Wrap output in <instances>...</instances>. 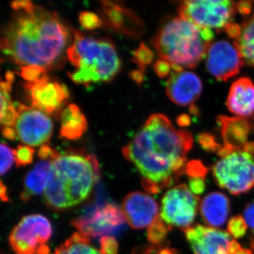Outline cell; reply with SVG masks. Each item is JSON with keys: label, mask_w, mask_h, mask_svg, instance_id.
<instances>
[{"label": "cell", "mask_w": 254, "mask_h": 254, "mask_svg": "<svg viewBox=\"0 0 254 254\" xmlns=\"http://www.w3.org/2000/svg\"><path fill=\"white\" fill-rule=\"evenodd\" d=\"M16 11L1 39V50L22 66L37 65L48 69L64 63L70 43L69 29L55 11L31 1H15Z\"/></svg>", "instance_id": "1"}, {"label": "cell", "mask_w": 254, "mask_h": 254, "mask_svg": "<svg viewBox=\"0 0 254 254\" xmlns=\"http://www.w3.org/2000/svg\"><path fill=\"white\" fill-rule=\"evenodd\" d=\"M190 132L176 129L162 114L150 115L123 153L143 177V188L160 193L187 173V154L191 149Z\"/></svg>", "instance_id": "2"}, {"label": "cell", "mask_w": 254, "mask_h": 254, "mask_svg": "<svg viewBox=\"0 0 254 254\" xmlns=\"http://www.w3.org/2000/svg\"><path fill=\"white\" fill-rule=\"evenodd\" d=\"M53 163V179L44 194L47 205L64 210L86 200L100 176L95 155L80 150L68 152L58 155Z\"/></svg>", "instance_id": "3"}, {"label": "cell", "mask_w": 254, "mask_h": 254, "mask_svg": "<svg viewBox=\"0 0 254 254\" xmlns=\"http://www.w3.org/2000/svg\"><path fill=\"white\" fill-rule=\"evenodd\" d=\"M213 32L190 20L172 18L159 30L153 41L160 59L170 64L174 72L193 68L206 56Z\"/></svg>", "instance_id": "4"}, {"label": "cell", "mask_w": 254, "mask_h": 254, "mask_svg": "<svg viewBox=\"0 0 254 254\" xmlns=\"http://www.w3.org/2000/svg\"><path fill=\"white\" fill-rule=\"evenodd\" d=\"M68 60L76 68L68 77L76 84L89 85L111 81L120 68L117 50L110 40L86 36L75 31L66 51Z\"/></svg>", "instance_id": "5"}, {"label": "cell", "mask_w": 254, "mask_h": 254, "mask_svg": "<svg viewBox=\"0 0 254 254\" xmlns=\"http://www.w3.org/2000/svg\"><path fill=\"white\" fill-rule=\"evenodd\" d=\"M213 174L219 186L232 194L246 193L254 186V155L234 150L214 165Z\"/></svg>", "instance_id": "6"}, {"label": "cell", "mask_w": 254, "mask_h": 254, "mask_svg": "<svg viewBox=\"0 0 254 254\" xmlns=\"http://www.w3.org/2000/svg\"><path fill=\"white\" fill-rule=\"evenodd\" d=\"M53 227L50 220L40 214L23 217L13 229L9 242L15 254H50L47 243Z\"/></svg>", "instance_id": "7"}, {"label": "cell", "mask_w": 254, "mask_h": 254, "mask_svg": "<svg viewBox=\"0 0 254 254\" xmlns=\"http://www.w3.org/2000/svg\"><path fill=\"white\" fill-rule=\"evenodd\" d=\"M237 10V4L227 0H190L182 1L178 7L180 16L210 30H225Z\"/></svg>", "instance_id": "8"}, {"label": "cell", "mask_w": 254, "mask_h": 254, "mask_svg": "<svg viewBox=\"0 0 254 254\" xmlns=\"http://www.w3.org/2000/svg\"><path fill=\"white\" fill-rule=\"evenodd\" d=\"M200 203V198L186 185H178L164 195L161 218L170 226L180 227L185 231L193 223Z\"/></svg>", "instance_id": "9"}, {"label": "cell", "mask_w": 254, "mask_h": 254, "mask_svg": "<svg viewBox=\"0 0 254 254\" xmlns=\"http://www.w3.org/2000/svg\"><path fill=\"white\" fill-rule=\"evenodd\" d=\"M126 221L121 208L113 203H107L74 219L71 225L85 236L103 237L118 231Z\"/></svg>", "instance_id": "10"}, {"label": "cell", "mask_w": 254, "mask_h": 254, "mask_svg": "<svg viewBox=\"0 0 254 254\" xmlns=\"http://www.w3.org/2000/svg\"><path fill=\"white\" fill-rule=\"evenodd\" d=\"M14 128L17 138L31 147L45 145L53 131L51 119L41 110L18 103Z\"/></svg>", "instance_id": "11"}, {"label": "cell", "mask_w": 254, "mask_h": 254, "mask_svg": "<svg viewBox=\"0 0 254 254\" xmlns=\"http://www.w3.org/2000/svg\"><path fill=\"white\" fill-rule=\"evenodd\" d=\"M205 57L208 72L221 81L236 76L245 63L235 43L223 40L212 43Z\"/></svg>", "instance_id": "12"}, {"label": "cell", "mask_w": 254, "mask_h": 254, "mask_svg": "<svg viewBox=\"0 0 254 254\" xmlns=\"http://www.w3.org/2000/svg\"><path fill=\"white\" fill-rule=\"evenodd\" d=\"M24 88L32 107L45 113H57L69 96L66 86L51 81L48 75L34 83L26 82Z\"/></svg>", "instance_id": "13"}, {"label": "cell", "mask_w": 254, "mask_h": 254, "mask_svg": "<svg viewBox=\"0 0 254 254\" xmlns=\"http://www.w3.org/2000/svg\"><path fill=\"white\" fill-rule=\"evenodd\" d=\"M127 222L133 229L149 227L159 218V205L153 197L142 191L128 193L122 206Z\"/></svg>", "instance_id": "14"}, {"label": "cell", "mask_w": 254, "mask_h": 254, "mask_svg": "<svg viewBox=\"0 0 254 254\" xmlns=\"http://www.w3.org/2000/svg\"><path fill=\"white\" fill-rule=\"evenodd\" d=\"M193 254H227L230 234L214 227L196 225L185 230Z\"/></svg>", "instance_id": "15"}, {"label": "cell", "mask_w": 254, "mask_h": 254, "mask_svg": "<svg viewBox=\"0 0 254 254\" xmlns=\"http://www.w3.org/2000/svg\"><path fill=\"white\" fill-rule=\"evenodd\" d=\"M203 83L195 73L188 71L172 73L166 84V93L173 103L187 106L195 103L201 94Z\"/></svg>", "instance_id": "16"}, {"label": "cell", "mask_w": 254, "mask_h": 254, "mask_svg": "<svg viewBox=\"0 0 254 254\" xmlns=\"http://www.w3.org/2000/svg\"><path fill=\"white\" fill-rule=\"evenodd\" d=\"M231 113L242 118L254 114V83L250 78L243 77L234 82L230 87L226 102Z\"/></svg>", "instance_id": "17"}, {"label": "cell", "mask_w": 254, "mask_h": 254, "mask_svg": "<svg viewBox=\"0 0 254 254\" xmlns=\"http://www.w3.org/2000/svg\"><path fill=\"white\" fill-rule=\"evenodd\" d=\"M54 167L53 161L41 160L35 165L26 175L23 182V190L21 198L26 202L34 195L46 191L47 187L53 179Z\"/></svg>", "instance_id": "18"}, {"label": "cell", "mask_w": 254, "mask_h": 254, "mask_svg": "<svg viewBox=\"0 0 254 254\" xmlns=\"http://www.w3.org/2000/svg\"><path fill=\"white\" fill-rule=\"evenodd\" d=\"M230 200L224 193L212 192L200 203V213L207 225L213 227L222 226L228 218Z\"/></svg>", "instance_id": "19"}, {"label": "cell", "mask_w": 254, "mask_h": 254, "mask_svg": "<svg viewBox=\"0 0 254 254\" xmlns=\"http://www.w3.org/2000/svg\"><path fill=\"white\" fill-rule=\"evenodd\" d=\"M225 146L232 150H243L247 144L249 124L242 118H229L221 117L219 119Z\"/></svg>", "instance_id": "20"}, {"label": "cell", "mask_w": 254, "mask_h": 254, "mask_svg": "<svg viewBox=\"0 0 254 254\" xmlns=\"http://www.w3.org/2000/svg\"><path fill=\"white\" fill-rule=\"evenodd\" d=\"M88 128L86 117L77 105H68L61 114V127L60 135L66 139H79Z\"/></svg>", "instance_id": "21"}, {"label": "cell", "mask_w": 254, "mask_h": 254, "mask_svg": "<svg viewBox=\"0 0 254 254\" xmlns=\"http://www.w3.org/2000/svg\"><path fill=\"white\" fill-rule=\"evenodd\" d=\"M5 81L1 82V112L0 119L3 127H14L17 111L10 99L9 93L14 81V73L8 71L5 74Z\"/></svg>", "instance_id": "22"}, {"label": "cell", "mask_w": 254, "mask_h": 254, "mask_svg": "<svg viewBox=\"0 0 254 254\" xmlns=\"http://www.w3.org/2000/svg\"><path fill=\"white\" fill-rule=\"evenodd\" d=\"M234 43L244 63L254 67V14L242 24L240 35Z\"/></svg>", "instance_id": "23"}, {"label": "cell", "mask_w": 254, "mask_h": 254, "mask_svg": "<svg viewBox=\"0 0 254 254\" xmlns=\"http://www.w3.org/2000/svg\"><path fill=\"white\" fill-rule=\"evenodd\" d=\"M53 254H102L91 245V239L75 232L55 250Z\"/></svg>", "instance_id": "24"}, {"label": "cell", "mask_w": 254, "mask_h": 254, "mask_svg": "<svg viewBox=\"0 0 254 254\" xmlns=\"http://www.w3.org/2000/svg\"><path fill=\"white\" fill-rule=\"evenodd\" d=\"M101 4L108 23L114 28H123L127 18L131 17L130 11L113 1H101Z\"/></svg>", "instance_id": "25"}, {"label": "cell", "mask_w": 254, "mask_h": 254, "mask_svg": "<svg viewBox=\"0 0 254 254\" xmlns=\"http://www.w3.org/2000/svg\"><path fill=\"white\" fill-rule=\"evenodd\" d=\"M171 229L172 227L164 221L163 219L158 218L154 223L148 227L147 230L148 242L153 244L161 243Z\"/></svg>", "instance_id": "26"}, {"label": "cell", "mask_w": 254, "mask_h": 254, "mask_svg": "<svg viewBox=\"0 0 254 254\" xmlns=\"http://www.w3.org/2000/svg\"><path fill=\"white\" fill-rule=\"evenodd\" d=\"M133 61L137 64L138 70L144 73L147 65L152 63L153 60V53L148 47L142 43L140 46L133 53Z\"/></svg>", "instance_id": "27"}, {"label": "cell", "mask_w": 254, "mask_h": 254, "mask_svg": "<svg viewBox=\"0 0 254 254\" xmlns=\"http://www.w3.org/2000/svg\"><path fill=\"white\" fill-rule=\"evenodd\" d=\"M18 74L28 83H34V82L40 81L48 75L46 69L37 65L22 66L20 68V71Z\"/></svg>", "instance_id": "28"}, {"label": "cell", "mask_w": 254, "mask_h": 254, "mask_svg": "<svg viewBox=\"0 0 254 254\" xmlns=\"http://www.w3.org/2000/svg\"><path fill=\"white\" fill-rule=\"evenodd\" d=\"M35 150L28 145H18L14 150V161L18 167H24L31 164L34 158Z\"/></svg>", "instance_id": "29"}, {"label": "cell", "mask_w": 254, "mask_h": 254, "mask_svg": "<svg viewBox=\"0 0 254 254\" xmlns=\"http://www.w3.org/2000/svg\"><path fill=\"white\" fill-rule=\"evenodd\" d=\"M247 222L242 215L232 217L227 225V230L234 238L240 239L243 237L247 231Z\"/></svg>", "instance_id": "30"}, {"label": "cell", "mask_w": 254, "mask_h": 254, "mask_svg": "<svg viewBox=\"0 0 254 254\" xmlns=\"http://www.w3.org/2000/svg\"><path fill=\"white\" fill-rule=\"evenodd\" d=\"M79 22L82 27L88 31L99 28L103 26V21L99 16L91 11H81L79 14Z\"/></svg>", "instance_id": "31"}, {"label": "cell", "mask_w": 254, "mask_h": 254, "mask_svg": "<svg viewBox=\"0 0 254 254\" xmlns=\"http://www.w3.org/2000/svg\"><path fill=\"white\" fill-rule=\"evenodd\" d=\"M1 175L9 172L14 161V150H11L6 143H1Z\"/></svg>", "instance_id": "32"}, {"label": "cell", "mask_w": 254, "mask_h": 254, "mask_svg": "<svg viewBox=\"0 0 254 254\" xmlns=\"http://www.w3.org/2000/svg\"><path fill=\"white\" fill-rule=\"evenodd\" d=\"M100 242L102 254H118L119 244L115 237L104 236L100 238Z\"/></svg>", "instance_id": "33"}, {"label": "cell", "mask_w": 254, "mask_h": 254, "mask_svg": "<svg viewBox=\"0 0 254 254\" xmlns=\"http://www.w3.org/2000/svg\"><path fill=\"white\" fill-rule=\"evenodd\" d=\"M208 173V170L201 162L198 160H193L188 163L187 168V174L190 177L204 178Z\"/></svg>", "instance_id": "34"}, {"label": "cell", "mask_w": 254, "mask_h": 254, "mask_svg": "<svg viewBox=\"0 0 254 254\" xmlns=\"http://www.w3.org/2000/svg\"><path fill=\"white\" fill-rule=\"evenodd\" d=\"M189 185L192 193L194 195H200L205 190V185L204 178L190 177Z\"/></svg>", "instance_id": "35"}, {"label": "cell", "mask_w": 254, "mask_h": 254, "mask_svg": "<svg viewBox=\"0 0 254 254\" xmlns=\"http://www.w3.org/2000/svg\"><path fill=\"white\" fill-rule=\"evenodd\" d=\"M59 155L60 153H58L56 150L47 144L42 145L38 150V156L41 160L53 161Z\"/></svg>", "instance_id": "36"}, {"label": "cell", "mask_w": 254, "mask_h": 254, "mask_svg": "<svg viewBox=\"0 0 254 254\" xmlns=\"http://www.w3.org/2000/svg\"><path fill=\"white\" fill-rule=\"evenodd\" d=\"M171 69L172 66L170 64L165 60H158L154 64L155 73L160 78H164L168 76Z\"/></svg>", "instance_id": "37"}, {"label": "cell", "mask_w": 254, "mask_h": 254, "mask_svg": "<svg viewBox=\"0 0 254 254\" xmlns=\"http://www.w3.org/2000/svg\"><path fill=\"white\" fill-rule=\"evenodd\" d=\"M198 140L202 147L208 151H215L220 147V145L215 141L213 137L209 135L204 134L200 136Z\"/></svg>", "instance_id": "38"}, {"label": "cell", "mask_w": 254, "mask_h": 254, "mask_svg": "<svg viewBox=\"0 0 254 254\" xmlns=\"http://www.w3.org/2000/svg\"><path fill=\"white\" fill-rule=\"evenodd\" d=\"M244 218H245L247 225L254 230V201L249 203L245 207L244 211Z\"/></svg>", "instance_id": "39"}, {"label": "cell", "mask_w": 254, "mask_h": 254, "mask_svg": "<svg viewBox=\"0 0 254 254\" xmlns=\"http://www.w3.org/2000/svg\"><path fill=\"white\" fill-rule=\"evenodd\" d=\"M2 135L4 138L9 140H15L17 138L16 129L14 127H3Z\"/></svg>", "instance_id": "40"}, {"label": "cell", "mask_w": 254, "mask_h": 254, "mask_svg": "<svg viewBox=\"0 0 254 254\" xmlns=\"http://www.w3.org/2000/svg\"><path fill=\"white\" fill-rule=\"evenodd\" d=\"M252 7L251 1H240L237 4V9L243 14H248L252 10Z\"/></svg>", "instance_id": "41"}, {"label": "cell", "mask_w": 254, "mask_h": 254, "mask_svg": "<svg viewBox=\"0 0 254 254\" xmlns=\"http://www.w3.org/2000/svg\"><path fill=\"white\" fill-rule=\"evenodd\" d=\"M241 249L240 245L236 240H232L229 244L227 254H235Z\"/></svg>", "instance_id": "42"}, {"label": "cell", "mask_w": 254, "mask_h": 254, "mask_svg": "<svg viewBox=\"0 0 254 254\" xmlns=\"http://www.w3.org/2000/svg\"><path fill=\"white\" fill-rule=\"evenodd\" d=\"M143 74L144 73L142 72L140 70H135L130 73V76L132 79L134 80L137 83H140L143 81Z\"/></svg>", "instance_id": "43"}, {"label": "cell", "mask_w": 254, "mask_h": 254, "mask_svg": "<svg viewBox=\"0 0 254 254\" xmlns=\"http://www.w3.org/2000/svg\"><path fill=\"white\" fill-rule=\"evenodd\" d=\"M0 196L2 201L8 202L9 201V196H8L7 189L6 186L4 185L2 182H1L0 185Z\"/></svg>", "instance_id": "44"}, {"label": "cell", "mask_w": 254, "mask_h": 254, "mask_svg": "<svg viewBox=\"0 0 254 254\" xmlns=\"http://www.w3.org/2000/svg\"><path fill=\"white\" fill-rule=\"evenodd\" d=\"M235 254H253L252 251L248 249L241 248Z\"/></svg>", "instance_id": "45"}]
</instances>
